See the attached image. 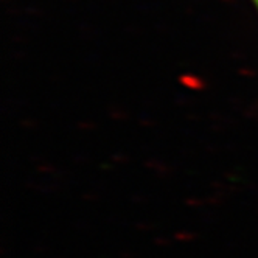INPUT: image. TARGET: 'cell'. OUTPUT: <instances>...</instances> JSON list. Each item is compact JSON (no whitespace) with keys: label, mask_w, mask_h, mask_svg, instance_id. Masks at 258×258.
Here are the masks:
<instances>
[{"label":"cell","mask_w":258,"mask_h":258,"mask_svg":"<svg viewBox=\"0 0 258 258\" xmlns=\"http://www.w3.org/2000/svg\"><path fill=\"white\" fill-rule=\"evenodd\" d=\"M253 4L256 5V8H258V0H253Z\"/></svg>","instance_id":"1"}]
</instances>
